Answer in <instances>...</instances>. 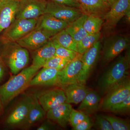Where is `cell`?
Listing matches in <instances>:
<instances>
[{"instance_id":"obj_14","label":"cell","mask_w":130,"mask_h":130,"mask_svg":"<svg viewBox=\"0 0 130 130\" xmlns=\"http://www.w3.org/2000/svg\"><path fill=\"white\" fill-rule=\"evenodd\" d=\"M36 95L39 103L46 112L66 101L64 91L62 88L49 90Z\"/></svg>"},{"instance_id":"obj_2","label":"cell","mask_w":130,"mask_h":130,"mask_svg":"<svg viewBox=\"0 0 130 130\" xmlns=\"http://www.w3.org/2000/svg\"><path fill=\"white\" fill-rule=\"evenodd\" d=\"M119 56L100 78L98 86L102 95L112 87L129 77L130 66V51Z\"/></svg>"},{"instance_id":"obj_28","label":"cell","mask_w":130,"mask_h":130,"mask_svg":"<svg viewBox=\"0 0 130 130\" xmlns=\"http://www.w3.org/2000/svg\"><path fill=\"white\" fill-rule=\"evenodd\" d=\"M51 39L53 42L55 48V56H59L71 61L77 58L80 54L76 51L62 46L55 40Z\"/></svg>"},{"instance_id":"obj_41","label":"cell","mask_w":130,"mask_h":130,"mask_svg":"<svg viewBox=\"0 0 130 130\" xmlns=\"http://www.w3.org/2000/svg\"><path fill=\"white\" fill-rule=\"evenodd\" d=\"M11 1H19L20 0H11Z\"/></svg>"},{"instance_id":"obj_22","label":"cell","mask_w":130,"mask_h":130,"mask_svg":"<svg viewBox=\"0 0 130 130\" xmlns=\"http://www.w3.org/2000/svg\"><path fill=\"white\" fill-rule=\"evenodd\" d=\"M46 115V112L39 103L37 95L33 96L27 118L22 128L25 129H29L33 125L44 119Z\"/></svg>"},{"instance_id":"obj_12","label":"cell","mask_w":130,"mask_h":130,"mask_svg":"<svg viewBox=\"0 0 130 130\" xmlns=\"http://www.w3.org/2000/svg\"><path fill=\"white\" fill-rule=\"evenodd\" d=\"M129 11L130 0H117L103 16L105 29L109 30L115 28Z\"/></svg>"},{"instance_id":"obj_25","label":"cell","mask_w":130,"mask_h":130,"mask_svg":"<svg viewBox=\"0 0 130 130\" xmlns=\"http://www.w3.org/2000/svg\"><path fill=\"white\" fill-rule=\"evenodd\" d=\"M51 39L55 40L62 46L77 53V43L65 29L51 37Z\"/></svg>"},{"instance_id":"obj_23","label":"cell","mask_w":130,"mask_h":130,"mask_svg":"<svg viewBox=\"0 0 130 130\" xmlns=\"http://www.w3.org/2000/svg\"><path fill=\"white\" fill-rule=\"evenodd\" d=\"M100 95L95 91L90 90L78 108L79 111L86 114H92L97 111L101 104Z\"/></svg>"},{"instance_id":"obj_13","label":"cell","mask_w":130,"mask_h":130,"mask_svg":"<svg viewBox=\"0 0 130 130\" xmlns=\"http://www.w3.org/2000/svg\"><path fill=\"white\" fill-rule=\"evenodd\" d=\"M69 23L48 14H44L38 19L35 29L40 30L50 38L64 30Z\"/></svg>"},{"instance_id":"obj_32","label":"cell","mask_w":130,"mask_h":130,"mask_svg":"<svg viewBox=\"0 0 130 130\" xmlns=\"http://www.w3.org/2000/svg\"><path fill=\"white\" fill-rule=\"evenodd\" d=\"M88 117H89L88 115L73 108L70 113L69 123L72 127H73Z\"/></svg>"},{"instance_id":"obj_35","label":"cell","mask_w":130,"mask_h":130,"mask_svg":"<svg viewBox=\"0 0 130 130\" xmlns=\"http://www.w3.org/2000/svg\"><path fill=\"white\" fill-rule=\"evenodd\" d=\"M54 2L60 5L79 8V4L76 0H51Z\"/></svg>"},{"instance_id":"obj_19","label":"cell","mask_w":130,"mask_h":130,"mask_svg":"<svg viewBox=\"0 0 130 130\" xmlns=\"http://www.w3.org/2000/svg\"><path fill=\"white\" fill-rule=\"evenodd\" d=\"M73 109L71 104L65 102L46 112V117L63 128H66L69 123L70 113Z\"/></svg>"},{"instance_id":"obj_6","label":"cell","mask_w":130,"mask_h":130,"mask_svg":"<svg viewBox=\"0 0 130 130\" xmlns=\"http://www.w3.org/2000/svg\"><path fill=\"white\" fill-rule=\"evenodd\" d=\"M103 98L101 106L103 110H108L130 95V80L129 77L112 87Z\"/></svg>"},{"instance_id":"obj_21","label":"cell","mask_w":130,"mask_h":130,"mask_svg":"<svg viewBox=\"0 0 130 130\" xmlns=\"http://www.w3.org/2000/svg\"><path fill=\"white\" fill-rule=\"evenodd\" d=\"M55 48L50 39L47 43L35 50L32 56V65L41 69L55 54Z\"/></svg>"},{"instance_id":"obj_15","label":"cell","mask_w":130,"mask_h":130,"mask_svg":"<svg viewBox=\"0 0 130 130\" xmlns=\"http://www.w3.org/2000/svg\"><path fill=\"white\" fill-rule=\"evenodd\" d=\"M51 38L40 30L34 29L15 42L30 50H36L47 43Z\"/></svg>"},{"instance_id":"obj_18","label":"cell","mask_w":130,"mask_h":130,"mask_svg":"<svg viewBox=\"0 0 130 130\" xmlns=\"http://www.w3.org/2000/svg\"><path fill=\"white\" fill-rule=\"evenodd\" d=\"M83 14L95 15L103 19L110 7L105 0H76Z\"/></svg>"},{"instance_id":"obj_31","label":"cell","mask_w":130,"mask_h":130,"mask_svg":"<svg viewBox=\"0 0 130 130\" xmlns=\"http://www.w3.org/2000/svg\"><path fill=\"white\" fill-rule=\"evenodd\" d=\"M108 111L117 114L129 113L130 111V95L121 102L111 107Z\"/></svg>"},{"instance_id":"obj_34","label":"cell","mask_w":130,"mask_h":130,"mask_svg":"<svg viewBox=\"0 0 130 130\" xmlns=\"http://www.w3.org/2000/svg\"><path fill=\"white\" fill-rule=\"evenodd\" d=\"M93 123L91 122L89 117L81 121L79 124L73 127L74 130H90L93 126Z\"/></svg>"},{"instance_id":"obj_39","label":"cell","mask_w":130,"mask_h":130,"mask_svg":"<svg viewBox=\"0 0 130 130\" xmlns=\"http://www.w3.org/2000/svg\"><path fill=\"white\" fill-rule=\"evenodd\" d=\"M125 16H126V20H127V21H128V23H129H129L130 19V11H128V12L126 13V14H125Z\"/></svg>"},{"instance_id":"obj_10","label":"cell","mask_w":130,"mask_h":130,"mask_svg":"<svg viewBox=\"0 0 130 130\" xmlns=\"http://www.w3.org/2000/svg\"><path fill=\"white\" fill-rule=\"evenodd\" d=\"M45 14L70 23L83 14L79 8L60 5L50 1L47 2Z\"/></svg>"},{"instance_id":"obj_7","label":"cell","mask_w":130,"mask_h":130,"mask_svg":"<svg viewBox=\"0 0 130 130\" xmlns=\"http://www.w3.org/2000/svg\"><path fill=\"white\" fill-rule=\"evenodd\" d=\"M46 0H20L15 19H38L45 14Z\"/></svg>"},{"instance_id":"obj_37","label":"cell","mask_w":130,"mask_h":130,"mask_svg":"<svg viewBox=\"0 0 130 130\" xmlns=\"http://www.w3.org/2000/svg\"><path fill=\"white\" fill-rule=\"evenodd\" d=\"M53 125L48 122H44L37 129V130H50L53 129Z\"/></svg>"},{"instance_id":"obj_1","label":"cell","mask_w":130,"mask_h":130,"mask_svg":"<svg viewBox=\"0 0 130 130\" xmlns=\"http://www.w3.org/2000/svg\"><path fill=\"white\" fill-rule=\"evenodd\" d=\"M40 69L31 64L0 86V99L4 107L29 87L31 80Z\"/></svg>"},{"instance_id":"obj_20","label":"cell","mask_w":130,"mask_h":130,"mask_svg":"<svg viewBox=\"0 0 130 130\" xmlns=\"http://www.w3.org/2000/svg\"><path fill=\"white\" fill-rule=\"evenodd\" d=\"M62 89L66 98V102L76 105L80 103L90 90L85 84L79 83L71 84Z\"/></svg>"},{"instance_id":"obj_33","label":"cell","mask_w":130,"mask_h":130,"mask_svg":"<svg viewBox=\"0 0 130 130\" xmlns=\"http://www.w3.org/2000/svg\"><path fill=\"white\" fill-rule=\"evenodd\" d=\"M95 125L96 128L99 130H113L110 123L103 115H98L96 116Z\"/></svg>"},{"instance_id":"obj_26","label":"cell","mask_w":130,"mask_h":130,"mask_svg":"<svg viewBox=\"0 0 130 130\" xmlns=\"http://www.w3.org/2000/svg\"><path fill=\"white\" fill-rule=\"evenodd\" d=\"M102 18L95 15H88L84 22V27L88 35L96 34L100 32L103 24Z\"/></svg>"},{"instance_id":"obj_24","label":"cell","mask_w":130,"mask_h":130,"mask_svg":"<svg viewBox=\"0 0 130 130\" xmlns=\"http://www.w3.org/2000/svg\"><path fill=\"white\" fill-rule=\"evenodd\" d=\"M88 15L83 14L73 22L69 24L65 30L74 40L78 42L88 35L85 29L84 23Z\"/></svg>"},{"instance_id":"obj_9","label":"cell","mask_w":130,"mask_h":130,"mask_svg":"<svg viewBox=\"0 0 130 130\" xmlns=\"http://www.w3.org/2000/svg\"><path fill=\"white\" fill-rule=\"evenodd\" d=\"M102 47L101 42L99 40L93 46L82 55L83 65L78 83L84 84L86 83L100 57Z\"/></svg>"},{"instance_id":"obj_11","label":"cell","mask_w":130,"mask_h":130,"mask_svg":"<svg viewBox=\"0 0 130 130\" xmlns=\"http://www.w3.org/2000/svg\"><path fill=\"white\" fill-rule=\"evenodd\" d=\"M82 55L71 61L62 70L58 76V85L61 88L71 84L78 83L82 69Z\"/></svg>"},{"instance_id":"obj_30","label":"cell","mask_w":130,"mask_h":130,"mask_svg":"<svg viewBox=\"0 0 130 130\" xmlns=\"http://www.w3.org/2000/svg\"><path fill=\"white\" fill-rule=\"evenodd\" d=\"M70 61L67 59L54 55L45 63L43 67L49 68L61 71Z\"/></svg>"},{"instance_id":"obj_38","label":"cell","mask_w":130,"mask_h":130,"mask_svg":"<svg viewBox=\"0 0 130 130\" xmlns=\"http://www.w3.org/2000/svg\"><path fill=\"white\" fill-rule=\"evenodd\" d=\"M4 107L3 106L1 99H0V116L3 113L4 111Z\"/></svg>"},{"instance_id":"obj_4","label":"cell","mask_w":130,"mask_h":130,"mask_svg":"<svg viewBox=\"0 0 130 130\" xmlns=\"http://www.w3.org/2000/svg\"><path fill=\"white\" fill-rule=\"evenodd\" d=\"M38 19H15L3 31V41L7 44L15 42L35 29Z\"/></svg>"},{"instance_id":"obj_3","label":"cell","mask_w":130,"mask_h":130,"mask_svg":"<svg viewBox=\"0 0 130 130\" xmlns=\"http://www.w3.org/2000/svg\"><path fill=\"white\" fill-rule=\"evenodd\" d=\"M5 53L6 63L13 75L24 69L29 62V55L28 50L13 42Z\"/></svg>"},{"instance_id":"obj_17","label":"cell","mask_w":130,"mask_h":130,"mask_svg":"<svg viewBox=\"0 0 130 130\" xmlns=\"http://www.w3.org/2000/svg\"><path fill=\"white\" fill-rule=\"evenodd\" d=\"M18 2L0 0V34L15 19Z\"/></svg>"},{"instance_id":"obj_42","label":"cell","mask_w":130,"mask_h":130,"mask_svg":"<svg viewBox=\"0 0 130 130\" xmlns=\"http://www.w3.org/2000/svg\"><path fill=\"white\" fill-rule=\"evenodd\" d=\"M105 1H106L107 2H108V0H105Z\"/></svg>"},{"instance_id":"obj_40","label":"cell","mask_w":130,"mask_h":130,"mask_svg":"<svg viewBox=\"0 0 130 130\" xmlns=\"http://www.w3.org/2000/svg\"><path fill=\"white\" fill-rule=\"evenodd\" d=\"M117 0H108V2L110 7Z\"/></svg>"},{"instance_id":"obj_36","label":"cell","mask_w":130,"mask_h":130,"mask_svg":"<svg viewBox=\"0 0 130 130\" xmlns=\"http://www.w3.org/2000/svg\"><path fill=\"white\" fill-rule=\"evenodd\" d=\"M6 73V65L2 58L0 57V83L5 77Z\"/></svg>"},{"instance_id":"obj_5","label":"cell","mask_w":130,"mask_h":130,"mask_svg":"<svg viewBox=\"0 0 130 130\" xmlns=\"http://www.w3.org/2000/svg\"><path fill=\"white\" fill-rule=\"evenodd\" d=\"M129 41L127 37L115 35L107 38L103 46L102 61L106 64L119 56L123 51L129 48Z\"/></svg>"},{"instance_id":"obj_8","label":"cell","mask_w":130,"mask_h":130,"mask_svg":"<svg viewBox=\"0 0 130 130\" xmlns=\"http://www.w3.org/2000/svg\"><path fill=\"white\" fill-rule=\"evenodd\" d=\"M32 96H26L8 115L5 124L9 128H22L25 123L31 105Z\"/></svg>"},{"instance_id":"obj_16","label":"cell","mask_w":130,"mask_h":130,"mask_svg":"<svg viewBox=\"0 0 130 130\" xmlns=\"http://www.w3.org/2000/svg\"><path fill=\"white\" fill-rule=\"evenodd\" d=\"M42 68L31 79L29 87L58 86V76L60 71L49 68Z\"/></svg>"},{"instance_id":"obj_27","label":"cell","mask_w":130,"mask_h":130,"mask_svg":"<svg viewBox=\"0 0 130 130\" xmlns=\"http://www.w3.org/2000/svg\"><path fill=\"white\" fill-rule=\"evenodd\" d=\"M101 36V34L100 32L85 37L77 42V53L81 55L84 53L100 40Z\"/></svg>"},{"instance_id":"obj_29","label":"cell","mask_w":130,"mask_h":130,"mask_svg":"<svg viewBox=\"0 0 130 130\" xmlns=\"http://www.w3.org/2000/svg\"><path fill=\"white\" fill-rule=\"evenodd\" d=\"M109 121L113 130H129L130 125L128 121L112 115L104 116Z\"/></svg>"}]
</instances>
